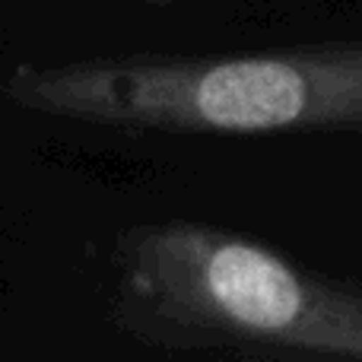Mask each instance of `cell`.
<instances>
[{
	"label": "cell",
	"instance_id": "cell-1",
	"mask_svg": "<svg viewBox=\"0 0 362 362\" xmlns=\"http://www.w3.org/2000/svg\"><path fill=\"white\" fill-rule=\"evenodd\" d=\"M10 95L38 112L185 131L362 127V45L229 61H93L23 70Z\"/></svg>",
	"mask_w": 362,
	"mask_h": 362
},
{
	"label": "cell",
	"instance_id": "cell-2",
	"mask_svg": "<svg viewBox=\"0 0 362 362\" xmlns=\"http://www.w3.org/2000/svg\"><path fill=\"white\" fill-rule=\"evenodd\" d=\"M127 293L134 312L178 340L362 356V296L321 286L242 238L194 226L156 229L134 245Z\"/></svg>",
	"mask_w": 362,
	"mask_h": 362
}]
</instances>
